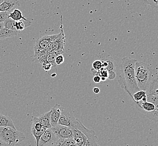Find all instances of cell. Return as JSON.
Wrapping results in <instances>:
<instances>
[{"label":"cell","mask_w":158,"mask_h":146,"mask_svg":"<svg viewBox=\"0 0 158 146\" xmlns=\"http://www.w3.org/2000/svg\"><path fill=\"white\" fill-rule=\"evenodd\" d=\"M56 75V74L55 73V74H52L51 75V77H55Z\"/></svg>","instance_id":"cell-39"},{"label":"cell","mask_w":158,"mask_h":146,"mask_svg":"<svg viewBox=\"0 0 158 146\" xmlns=\"http://www.w3.org/2000/svg\"><path fill=\"white\" fill-rule=\"evenodd\" d=\"M51 110L50 123L51 127H54L58 125V122L61 114L62 107H61L60 105L56 103Z\"/></svg>","instance_id":"cell-11"},{"label":"cell","mask_w":158,"mask_h":146,"mask_svg":"<svg viewBox=\"0 0 158 146\" xmlns=\"http://www.w3.org/2000/svg\"><path fill=\"white\" fill-rule=\"evenodd\" d=\"M4 29V25H3V22H1L0 23V30Z\"/></svg>","instance_id":"cell-38"},{"label":"cell","mask_w":158,"mask_h":146,"mask_svg":"<svg viewBox=\"0 0 158 146\" xmlns=\"http://www.w3.org/2000/svg\"><path fill=\"white\" fill-rule=\"evenodd\" d=\"M64 62V57L63 55H58L55 59V63L56 65H61Z\"/></svg>","instance_id":"cell-33"},{"label":"cell","mask_w":158,"mask_h":146,"mask_svg":"<svg viewBox=\"0 0 158 146\" xmlns=\"http://www.w3.org/2000/svg\"><path fill=\"white\" fill-rule=\"evenodd\" d=\"M0 139L10 146H14L25 139L24 134L16 129L0 127Z\"/></svg>","instance_id":"cell-3"},{"label":"cell","mask_w":158,"mask_h":146,"mask_svg":"<svg viewBox=\"0 0 158 146\" xmlns=\"http://www.w3.org/2000/svg\"><path fill=\"white\" fill-rule=\"evenodd\" d=\"M93 92H94L96 94H98L100 92V89L98 87H95L93 89Z\"/></svg>","instance_id":"cell-36"},{"label":"cell","mask_w":158,"mask_h":146,"mask_svg":"<svg viewBox=\"0 0 158 146\" xmlns=\"http://www.w3.org/2000/svg\"><path fill=\"white\" fill-rule=\"evenodd\" d=\"M15 22H16L13 20V19L8 18L7 19L3 22L4 25V28L15 30L16 31L15 29Z\"/></svg>","instance_id":"cell-24"},{"label":"cell","mask_w":158,"mask_h":146,"mask_svg":"<svg viewBox=\"0 0 158 146\" xmlns=\"http://www.w3.org/2000/svg\"><path fill=\"white\" fill-rule=\"evenodd\" d=\"M109 72V76L108 79L109 80H114L116 78V73L115 71H108Z\"/></svg>","instance_id":"cell-34"},{"label":"cell","mask_w":158,"mask_h":146,"mask_svg":"<svg viewBox=\"0 0 158 146\" xmlns=\"http://www.w3.org/2000/svg\"><path fill=\"white\" fill-rule=\"evenodd\" d=\"M96 75H98L99 76L101 77L102 82H105L108 79L109 72H108V70L105 69L104 68H102L101 70H100L98 71Z\"/></svg>","instance_id":"cell-26"},{"label":"cell","mask_w":158,"mask_h":146,"mask_svg":"<svg viewBox=\"0 0 158 146\" xmlns=\"http://www.w3.org/2000/svg\"><path fill=\"white\" fill-rule=\"evenodd\" d=\"M102 68V64L100 60H95L92 63V69L98 71L99 70H101Z\"/></svg>","instance_id":"cell-28"},{"label":"cell","mask_w":158,"mask_h":146,"mask_svg":"<svg viewBox=\"0 0 158 146\" xmlns=\"http://www.w3.org/2000/svg\"><path fill=\"white\" fill-rule=\"evenodd\" d=\"M146 92L147 95H155L158 97V79L154 75Z\"/></svg>","instance_id":"cell-16"},{"label":"cell","mask_w":158,"mask_h":146,"mask_svg":"<svg viewBox=\"0 0 158 146\" xmlns=\"http://www.w3.org/2000/svg\"><path fill=\"white\" fill-rule=\"evenodd\" d=\"M0 127H10L16 129L11 118L0 114Z\"/></svg>","instance_id":"cell-18"},{"label":"cell","mask_w":158,"mask_h":146,"mask_svg":"<svg viewBox=\"0 0 158 146\" xmlns=\"http://www.w3.org/2000/svg\"><path fill=\"white\" fill-rule=\"evenodd\" d=\"M20 32L4 28L0 30V40L5 38H11L19 34Z\"/></svg>","instance_id":"cell-19"},{"label":"cell","mask_w":158,"mask_h":146,"mask_svg":"<svg viewBox=\"0 0 158 146\" xmlns=\"http://www.w3.org/2000/svg\"><path fill=\"white\" fill-rule=\"evenodd\" d=\"M137 107L141 111L142 113L144 112H152L155 110V105L150 102L146 101H141L135 103Z\"/></svg>","instance_id":"cell-15"},{"label":"cell","mask_w":158,"mask_h":146,"mask_svg":"<svg viewBox=\"0 0 158 146\" xmlns=\"http://www.w3.org/2000/svg\"><path fill=\"white\" fill-rule=\"evenodd\" d=\"M63 53V52L52 51L50 54L46 55L44 56H42V57H40V58H38L37 59H36V60L34 61L41 64L44 63V62H48V63H52V64H56V63H55L56 58L58 55H62Z\"/></svg>","instance_id":"cell-13"},{"label":"cell","mask_w":158,"mask_h":146,"mask_svg":"<svg viewBox=\"0 0 158 146\" xmlns=\"http://www.w3.org/2000/svg\"><path fill=\"white\" fill-rule=\"evenodd\" d=\"M31 22L30 21H29L28 20H20L18 21L15 22V29H16V31L20 32L21 31L23 30L26 27H28L29 26L31 25Z\"/></svg>","instance_id":"cell-22"},{"label":"cell","mask_w":158,"mask_h":146,"mask_svg":"<svg viewBox=\"0 0 158 146\" xmlns=\"http://www.w3.org/2000/svg\"><path fill=\"white\" fill-rule=\"evenodd\" d=\"M78 119H76L72 112L68 111L65 108L62 107L61 114L58 125L65 126L71 129H75L78 124Z\"/></svg>","instance_id":"cell-4"},{"label":"cell","mask_w":158,"mask_h":146,"mask_svg":"<svg viewBox=\"0 0 158 146\" xmlns=\"http://www.w3.org/2000/svg\"><path fill=\"white\" fill-rule=\"evenodd\" d=\"M63 26L61 23L60 26L61 32L58 34L57 38L52 43L53 51L57 52H64V45L65 44V36L63 30Z\"/></svg>","instance_id":"cell-9"},{"label":"cell","mask_w":158,"mask_h":146,"mask_svg":"<svg viewBox=\"0 0 158 146\" xmlns=\"http://www.w3.org/2000/svg\"><path fill=\"white\" fill-rule=\"evenodd\" d=\"M143 114L145 115L150 120L154 121L158 123V115L154 114L152 112H144Z\"/></svg>","instance_id":"cell-30"},{"label":"cell","mask_w":158,"mask_h":146,"mask_svg":"<svg viewBox=\"0 0 158 146\" xmlns=\"http://www.w3.org/2000/svg\"><path fill=\"white\" fill-rule=\"evenodd\" d=\"M152 76V69L148 64L142 61H136L135 77L136 82L140 91L146 92Z\"/></svg>","instance_id":"cell-2"},{"label":"cell","mask_w":158,"mask_h":146,"mask_svg":"<svg viewBox=\"0 0 158 146\" xmlns=\"http://www.w3.org/2000/svg\"><path fill=\"white\" fill-rule=\"evenodd\" d=\"M93 80L96 83H100L101 82V77L99 76L98 75H95L94 76Z\"/></svg>","instance_id":"cell-35"},{"label":"cell","mask_w":158,"mask_h":146,"mask_svg":"<svg viewBox=\"0 0 158 146\" xmlns=\"http://www.w3.org/2000/svg\"><path fill=\"white\" fill-rule=\"evenodd\" d=\"M146 96H147V95H146V92L145 91H139L133 95L132 96V99H133V101L135 102V103H137V102L142 101L143 99L146 97Z\"/></svg>","instance_id":"cell-25"},{"label":"cell","mask_w":158,"mask_h":146,"mask_svg":"<svg viewBox=\"0 0 158 146\" xmlns=\"http://www.w3.org/2000/svg\"><path fill=\"white\" fill-rule=\"evenodd\" d=\"M73 140L76 144L79 146H85L87 143V137L79 130L73 129Z\"/></svg>","instance_id":"cell-14"},{"label":"cell","mask_w":158,"mask_h":146,"mask_svg":"<svg viewBox=\"0 0 158 146\" xmlns=\"http://www.w3.org/2000/svg\"><path fill=\"white\" fill-rule=\"evenodd\" d=\"M146 101L155 105V107L158 106V97L155 95H147Z\"/></svg>","instance_id":"cell-27"},{"label":"cell","mask_w":158,"mask_h":146,"mask_svg":"<svg viewBox=\"0 0 158 146\" xmlns=\"http://www.w3.org/2000/svg\"><path fill=\"white\" fill-rule=\"evenodd\" d=\"M135 59L123 57L120 63V74L118 83L120 87L125 90L132 99L133 95L140 91L135 77Z\"/></svg>","instance_id":"cell-1"},{"label":"cell","mask_w":158,"mask_h":146,"mask_svg":"<svg viewBox=\"0 0 158 146\" xmlns=\"http://www.w3.org/2000/svg\"><path fill=\"white\" fill-rule=\"evenodd\" d=\"M99 57L102 64V68L108 71H115V63L114 59L110 55L102 54L99 56Z\"/></svg>","instance_id":"cell-10"},{"label":"cell","mask_w":158,"mask_h":146,"mask_svg":"<svg viewBox=\"0 0 158 146\" xmlns=\"http://www.w3.org/2000/svg\"><path fill=\"white\" fill-rule=\"evenodd\" d=\"M51 110L48 112H45L41 115L38 117L39 120L41 123L42 125L45 129H50L52 128L50 123V116Z\"/></svg>","instance_id":"cell-17"},{"label":"cell","mask_w":158,"mask_h":146,"mask_svg":"<svg viewBox=\"0 0 158 146\" xmlns=\"http://www.w3.org/2000/svg\"><path fill=\"white\" fill-rule=\"evenodd\" d=\"M32 127L31 129L36 130L37 132H41L42 130H45L46 129H45L43 125H42L40 121L39 120L38 117H35L32 121Z\"/></svg>","instance_id":"cell-23"},{"label":"cell","mask_w":158,"mask_h":146,"mask_svg":"<svg viewBox=\"0 0 158 146\" xmlns=\"http://www.w3.org/2000/svg\"><path fill=\"white\" fill-rule=\"evenodd\" d=\"M52 51H53V49H52V43H51L50 45H48L47 47L45 48L44 50L39 51L37 53H35V55L33 56L34 60L37 59L38 58L44 56L46 55L49 54L51 53Z\"/></svg>","instance_id":"cell-21"},{"label":"cell","mask_w":158,"mask_h":146,"mask_svg":"<svg viewBox=\"0 0 158 146\" xmlns=\"http://www.w3.org/2000/svg\"><path fill=\"white\" fill-rule=\"evenodd\" d=\"M144 2L158 10V0H147L145 1Z\"/></svg>","instance_id":"cell-31"},{"label":"cell","mask_w":158,"mask_h":146,"mask_svg":"<svg viewBox=\"0 0 158 146\" xmlns=\"http://www.w3.org/2000/svg\"><path fill=\"white\" fill-rule=\"evenodd\" d=\"M9 18H11L13 19V20L15 21V22H18V21H20V20H27L28 19H26L24 16H23L22 13L20 10L17 9H14L13 11H11L10 14L9 16Z\"/></svg>","instance_id":"cell-20"},{"label":"cell","mask_w":158,"mask_h":146,"mask_svg":"<svg viewBox=\"0 0 158 146\" xmlns=\"http://www.w3.org/2000/svg\"></svg>","instance_id":"cell-41"},{"label":"cell","mask_w":158,"mask_h":146,"mask_svg":"<svg viewBox=\"0 0 158 146\" xmlns=\"http://www.w3.org/2000/svg\"><path fill=\"white\" fill-rule=\"evenodd\" d=\"M20 3L17 0H3L0 5L1 12H11L12 9H15L17 6H19Z\"/></svg>","instance_id":"cell-12"},{"label":"cell","mask_w":158,"mask_h":146,"mask_svg":"<svg viewBox=\"0 0 158 146\" xmlns=\"http://www.w3.org/2000/svg\"><path fill=\"white\" fill-rule=\"evenodd\" d=\"M78 130L84 134L87 137V140L86 146H100L98 144V138L94 130L87 129L83 124L80 125Z\"/></svg>","instance_id":"cell-7"},{"label":"cell","mask_w":158,"mask_h":146,"mask_svg":"<svg viewBox=\"0 0 158 146\" xmlns=\"http://www.w3.org/2000/svg\"><path fill=\"white\" fill-rule=\"evenodd\" d=\"M41 65L42 66V68L46 72H48L52 68L55 67L56 66V64H52V63H48V62H44V63H42Z\"/></svg>","instance_id":"cell-29"},{"label":"cell","mask_w":158,"mask_h":146,"mask_svg":"<svg viewBox=\"0 0 158 146\" xmlns=\"http://www.w3.org/2000/svg\"><path fill=\"white\" fill-rule=\"evenodd\" d=\"M59 139L55 136L51 129H47L42 134L38 146H51L57 142Z\"/></svg>","instance_id":"cell-8"},{"label":"cell","mask_w":158,"mask_h":146,"mask_svg":"<svg viewBox=\"0 0 158 146\" xmlns=\"http://www.w3.org/2000/svg\"><path fill=\"white\" fill-rule=\"evenodd\" d=\"M11 12H0V23L3 22L9 16Z\"/></svg>","instance_id":"cell-32"},{"label":"cell","mask_w":158,"mask_h":146,"mask_svg":"<svg viewBox=\"0 0 158 146\" xmlns=\"http://www.w3.org/2000/svg\"><path fill=\"white\" fill-rule=\"evenodd\" d=\"M51 129L59 140H73V129L70 128L57 125Z\"/></svg>","instance_id":"cell-5"},{"label":"cell","mask_w":158,"mask_h":146,"mask_svg":"<svg viewBox=\"0 0 158 146\" xmlns=\"http://www.w3.org/2000/svg\"><path fill=\"white\" fill-rule=\"evenodd\" d=\"M0 146H10L0 139Z\"/></svg>","instance_id":"cell-37"},{"label":"cell","mask_w":158,"mask_h":146,"mask_svg":"<svg viewBox=\"0 0 158 146\" xmlns=\"http://www.w3.org/2000/svg\"></svg>","instance_id":"cell-40"},{"label":"cell","mask_w":158,"mask_h":146,"mask_svg":"<svg viewBox=\"0 0 158 146\" xmlns=\"http://www.w3.org/2000/svg\"><path fill=\"white\" fill-rule=\"evenodd\" d=\"M57 35L58 34L54 35H46L36 39L34 46L35 53L44 50L45 48L47 47L48 45L54 42V40L57 38Z\"/></svg>","instance_id":"cell-6"}]
</instances>
